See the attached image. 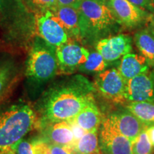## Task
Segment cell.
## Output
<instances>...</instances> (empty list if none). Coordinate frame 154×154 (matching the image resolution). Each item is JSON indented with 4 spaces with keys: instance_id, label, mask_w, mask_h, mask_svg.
Returning <instances> with one entry per match:
<instances>
[{
    "instance_id": "1",
    "label": "cell",
    "mask_w": 154,
    "mask_h": 154,
    "mask_svg": "<svg viewBox=\"0 0 154 154\" xmlns=\"http://www.w3.org/2000/svg\"><path fill=\"white\" fill-rule=\"evenodd\" d=\"M94 84L76 75L50 90L44 99V117L51 123L70 121L86 106L95 101Z\"/></svg>"
},
{
    "instance_id": "2",
    "label": "cell",
    "mask_w": 154,
    "mask_h": 154,
    "mask_svg": "<svg viewBox=\"0 0 154 154\" xmlns=\"http://www.w3.org/2000/svg\"><path fill=\"white\" fill-rule=\"evenodd\" d=\"M79 16L81 41L95 44L112 36L122 26L113 14L108 0H82L76 7Z\"/></svg>"
},
{
    "instance_id": "3",
    "label": "cell",
    "mask_w": 154,
    "mask_h": 154,
    "mask_svg": "<svg viewBox=\"0 0 154 154\" xmlns=\"http://www.w3.org/2000/svg\"><path fill=\"white\" fill-rule=\"evenodd\" d=\"M35 123V113L28 105L19 103L0 110V152L23 138Z\"/></svg>"
},
{
    "instance_id": "4",
    "label": "cell",
    "mask_w": 154,
    "mask_h": 154,
    "mask_svg": "<svg viewBox=\"0 0 154 154\" xmlns=\"http://www.w3.org/2000/svg\"><path fill=\"white\" fill-rule=\"evenodd\" d=\"M58 69L56 48L40 37L36 38L29 54L27 76L36 82H47L54 77Z\"/></svg>"
},
{
    "instance_id": "5",
    "label": "cell",
    "mask_w": 154,
    "mask_h": 154,
    "mask_svg": "<svg viewBox=\"0 0 154 154\" xmlns=\"http://www.w3.org/2000/svg\"><path fill=\"white\" fill-rule=\"evenodd\" d=\"M95 89L104 99L116 104H127L126 82L117 69H106L96 75Z\"/></svg>"
},
{
    "instance_id": "6",
    "label": "cell",
    "mask_w": 154,
    "mask_h": 154,
    "mask_svg": "<svg viewBox=\"0 0 154 154\" xmlns=\"http://www.w3.org/2000/svg\"><path fill=\"white\" fill-rule=\"evenodd\" d=\"M113 14L122 27L136 29L149 21L151 13L140 8L128 0H108Z\"/></svg>"
},
{
    "instance_id": "7",
    "label": "cell",
    "mask_w": 154,
    "mask_h": 154,
    "mask_svg": "<svg viewBox=\"0 0 154 154\" xmlns=\"http://www.w3.org/2000/svg\"><path fill=\"white\" fill-rule=\"evenodd\" d=\"M89 51L72 38L56 49L58 67L63 74H72L87 61Z\"/></svg>"
},
{
    "instance_id": "8",
    "label": "cell",
    "mask_w": 154,
    "mask_h": 154,
    "mask_svg": "<svg viewBox=\"0 0 154 154\" xmlns=\"http://www.w3.org/2000/svg\"><path fill=\"white\" fill-rule=\"evenodd\" d=\"M99 138L102 154H132L131 141L116 131L107 119L102 121Z\"/></svg>"
},
{
    "instance_id": "9",
    "label": "cell",
    "mask_w": 154,
    "mask_h": 154,
    "mask_svg": "<svg viewBox=\"0 0 154 154\" xmlns=\"http://www.w3.org/2000/svg\"><path fill=\"white\" fill-rule=\"evenodd\" d=\"M36 29L39 37L48 44L57 47L64 44L69 39V36L52 12L48 10L42 14H36Z\"/></svg>"
},
{
    "instance_id": "10",
    "label": "cell",
    "mask_w": 154,
    "mask_h": 154,
    "mask_svg": "<svg viewBox=\"0 0 154 154\" xmlns=\"http://www.w3.org/2000/svg\"><path fill=\"white\" fill-rule=\"evenodd\" d=\"M95 48L107 62H113L131 52L132 38L122 34L108 36L96 42Z\"/></svg>"
},
{
    "instance_id": "11",
    "label": "cell",
    "mask_w": 154,
    "mask_h": 154,
    "mask_svg": "<svg viewBox=\"0 0 154 154\" xmlns=\"http://www.w3.org/2000/svg\"><path fill=\"white\" fill-rule=\"evenodd\" d=\"M126 99L128 103H154V69H149L126 82Z\"/></svg>"
},
{
    "instance_id": "12",
    "label": "cell",
    "mask_w": 154,
    "mask_h": 154,
    "mask_svg": "<svg viewBox=\"0 0 154 154\" xmlns=\"http://www.w3.org/2000/svg\"><path fill=\"white\" fill-rule=\"evenodd\" d=\"M106 119L116 131L126 136L131 141L147 127L127 109L113 112Z\"/></svg>"
},
{
    "instance_id": "13",
    "label": "cell",
    "mask_w": 154,
    "mask_h": 154,
    "mask_svg": "<svg viewBox=\"0 0 154 154\" xmlns=\"http://www.w3.org/2000/svg\"><path fill=\"white\" fill-rule=\"evenodd\" d=\"M50 11L66 31L69 38L81 41L79 16L76 7L73 6L55 5Z\"/></svg>"
},
{
    "instance_id": "14",
    "label": "cell",
    "mask_w": 154,
    "mask_h": 154,
    "mask_svg": "<svg viewBox=\"0 0 154 154\" xmlns=\"http://www.w3.org/2000/svg\"><path fill=\"white\" fill-rule=\"evenodd\" d=\"M150 67L149 63L143 56L129 53L121 58L118 70L127 82L131 79L149 71Z\"/></svg>"
},
{
    "instance_id": "15",
    "label": "cell",
    "mask_w": 154,
    "mask_h": 154,
    "mask_svg": "<svg viewBox=\"0 0 154 154\" xmlns=\"http://www.w3.org/2000/svg\"><path fill=\"white\" fill-rule=\"evenodd\" d=\"M72 121L85 131H92L99 130L103 119L99 109L94 101L84 108Z\"/></svg>"
},
{
    "instance_id": "16",
    "label": "cell",
    "mask_w": 154,
    "mask_h": 154,
    "mask_svg": "<svg viewBox=\"0 0 154 154\" xmlns=\"http://www.w3.org/2000/svg\"><path fill=\"white\" fill-rule=\"evenodd\" d=\"M48 130L49 143L57 145L74 147L76 138L69 121L51 123Z\"/></svg>"
},
{
    "instance_id": "17",
    "label": "cell",
    "mask_w": 154,
    "mask_h": 154,
    "mask_svg": "<svg viewBox=\"0 0 154 154\" xmlns=\"http://www.w3.org/2000/svg\"><path fill=\"white\" fill-rule=\"evenodd\" d=\"M134 41L141 55L146 58L150 66L154 68V35L149 27L137 31Z\"/></svg>"
},
{
    "instance_id": "18",
    "label": "cell",
    "mask_w": 154,
    "mask_h": 154,
    "mask_svg": "<svg viewBox=\"0 0 154 154\" xmlns=\"http://www.w3.org/2000/svg\"><path fill=\"white\" fill-rule=\"evenodd\" d=\"M74 149L75 154L101 153L98 130L86 131L82 137L75 142Z\"/></svg>"
},
{
    "instance_id": "19",
    "label": "cell",
    "mask_w": 154,
    "mask_h": 154,
    "mask_svg": "<svg viewBox=\"0 0 154 154\" xmlns=\"http://www.w3.org/2000/svg\"><path fill=\"white\" fill-rule=\"evenodd\" d=\"M126 109L146 126L154 125V103L131 102L127 103Z\"/></svg>"
},
{
    "instance_id": "20",
    "label": "cell",
    "mask_w": 154,
    "mask_h": 154,
    "mask_svg": "<svg viewBox=\"0 0 154 154\" xmlns=\"http://www.w3.org/2000/svg\"><path fill=\"white\" fill-rule=\"evenodd\" d=\"M109 62L103 59L98 51H92L89 53L87 61L82 64L79 69L84 73H101L106 70Z\"/></svg>"
},
{
    "instance_id": "21",
    "label": "cell",
    "mask_w": 154,
    "mask_h": 154,
    "mask_svg": "<svg viewBox=\"0 0 154 154\" xmlns=\"http://www.w3.org/2000/svg\"><path fill=\"white\" fill-rule=\"evenodd\" d=\"M153 150L146 129L131 141L132 154H153Z\"/></svg>"
},
{
    "instance_id": "22",
    "label": "cell",
    "mask_w": 154,
    "mask_h": 154,
    "mask_svg": "<svg viewBox=\"0 0 154 154\" xmlns=\"http://www.w3.org/2000/svg\"><path fill=\"white\" fill-rule=\"evenodd\" d=\"M28 10L36 14H42L52 9L56 5V0H21Z\"/></svg>"
},
{
    "instance_id": "23",
    "label": "cell",
    "mask_w": 154,
    "mask_h": 154,
    "mask_svg": "<svg viewBox=\"0 0 154 154\" xmlns=\"http://www.w3.org/2000/svg\"><path fill=\"white\" fill-rule=\"evenodd\" d=\"M11 69L7 65H0V99L7 91L11 84Z\"/></svg>"
},
{
    "instance_id": "24",
    "label": "cell",
    "mask_w": 154,
    "mask_h": 154,
    "mask_svg": "<svg viewBox=\"0 0 154 154\" xmlns=\"http://www.w3.org/2000/svg\"><path fill=\"white\" fill-rule=\"evenodd\" d=\"M10 149L15 154H34L32 143L23 138L13 144Z\"/></svg>"
},
{
    "instance_id": "25",
    "label": "cell",
    "mask_w": 154,
    "mask_h": 154,
    "mask_svg": "<svg viewBox=\"0 0 154 154\" xmlns=\"http://www.w3.org/2000/svg\"><path fill=\"white\" fill-rule=\"evenodd\" d=\"M34 154H51L49 142L45 140L36 139L31 142Z\"/></svg>"
},
{
    "instance_id": "26",
    "label": "cell",
    "mask_w": 154,
    "mask_h": 154,
    "mask_svg": "<svg viewBox=\"0 0 154 154\" xmlns=\"http://www.w3.org/2000/svg\"><path fill=\"white\" fill-rule=\"evenodd\" d=\"M51 154H75L74 147L49 143Z\"/></svg>"
},
{
    "instance_id": "27",
    "label": "cell",
    "mask_w": 154,
    "mask_h": 154,
    "mask_svg": "<svg viewBox=\"0 0 154 154\" xmlns=\"http://www.w3.org/2000/svg\"><path fill=\"white\" fill-rule=\"evenodd\" d=\"M128 1L151 14L154 13V0H128Z\"/></svg>"
},
{
    "instance_id": "28",
    "label": "cell",
    "mask_w": 154,
    "mask_h": 154,
    "mask_svg": "<svg viewBox=\"0 0 154 154\" xmlns=\"http://www.w3.org/2000/svg\"><path fill=\"white\" fill-rule=\"evenodd\" d=\"M81 1L82 0H56V5L76 7Z\"/></svg>"
},
{
    "instance_id": "29",
    "label": "cell",
    "mask_w": 154,
    "mask_h": 154,
    "mask_svg": "<svg viewBox=\"0 0 154 154\" xmlns=\"http://www.w3.org/2000/svg\"><path fill=\"white\" fill-rule=\"evenodd\" d=\"M146 131L147 133L150 141H151L152 146H153L154 149V125H151V126L146 127Z\"/></svg>"
},
{
    "instance_id": "30",
    "label": "cell",
    "mask_w": 154,
    "mask_h": 154,
    "mask_svg": "<svg viewBox=\"0 0 154 154\" xmlns=\"http://www.w3.org/2000/svg\"><path fill=\"white\" fill-rule=\"evenodd\" d=\"M147 24H149L148 25V27L151 29L152 33H153L154 35V16H153V14H152V16L151 17V18H150L149 21L148 22Z\"/></svg>"
},
{
    "instance_id": "31",
    "label": "cell",
    "mask_w": 154,
    "mask_h": 154,
    "mask_svg": "<svg viewBox=\"0 0 154 154\" xmlns=\"http://www.w3.org/2000/svg\"><path fill=\"white\" fill-rule=\"evenodd\" d=\"M7 3V0H0V9H3Z\"/></svg>"
},
{
    "instance_id": "32",
    "label": "cell",
    "mask_w": 154,
    "mask_h": 154,
    "mask_svg": "<svg viewBox=\"0 0 154 154\" xmlns=\"http://www.w3.org/2000/svg\"><path fill=\"white\" fill-rule=\"evenodd\" d=\"M4 153L5 154H15L14 152L12 151V150L10 149V148H9V149H6L5 151H4Z\"/></svg>"
},
{
    "instance_id": "33",
    "label": "cell",
    "mask_w": 154,
    "mask_h": 154,
    "mask_svg": "<svg viewBox=\"0 0 154 154\" xmlns=\"http://www.w3.org/2000/svg\"><path fill=\"white\" fill-rule=\"evenodd\" d=\"M0 154H5V153H4V151H2V152H0Z\"/></svg>"
},
{
    "instance_id": "34",
    "label": "cell",
    "mask_w": 154,
    "mask_h": 154,
    "mask_svg": "<svg viewBox=\"0 0 154 154\" xmlns=\"http://www.w3.org/2000/svg\"><path fill=\"white\" fill-rule=\"evenodd\" d=\"M153 16H154V13H153Z\"/></svg>"
},
{
    "instance_id": "35",
    "label": "cell",
    "mask_w": 154,
    "mask_h": 154,
    "mask_svg": "<svg viewBox=\"0 0 154 154\" xmlns=\"http://www.w3.org/2000/svg\"><path fill=\"white\" fill-rule=\"evenodd\" d=\"M99 154H102V153H99Z\"/></svg>"
}]
</instances>
